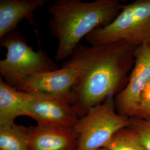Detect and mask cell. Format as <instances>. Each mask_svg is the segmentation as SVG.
Instances as JSON below:
<instances>
[{"label": "cell", "instance_id": "obj_1", "mask_svg": "<svg viewBox=\"0 0 150 150\" xmlns=\"http://www.w3.org/2000/svg\"><path fill=\"white\" fill-rule=\"evenodd\" d=\"M137 48L118 42L100 46L79 44L62 66L74 67L79 77L73 88L74 107L79 117L126 87Z\"/></svg>", "mask_w": 150, "mask_h": 150}, {"label": "cell", "instance_id": "obj_2", "mask_svg": "<svg viewBox=\"0 0 150 150\" xmlns=\"http://www.w3.org/2000/svg\"><path fill=\"white\" fill-rule=\"evenodd\" d=\"M123 6L119 0L56 1L48 8L50 28L59 42L55 59H69L82 38L110 25Z\"/></svg>", "mask_w": 150, "mask_h": 150}, {"label": "cell", "instance_id": "obj_3", "mask_svg": "<svg viewBox=\"0 0 150 150\" xmlns=\"http://www.w3.org/2000/svg\"><path fill=\"white\" fill-rule=\"evenodd\" d=\"M85 38L91 46L118 42L136 47L150 44V0H136L123 5L110 25L95 30Z\"/></svg>", "mask_w": 150, "mask_h": 150}, {"label": "cell", "instance_id": "obj_4", "mask_svg": "<svg viewBox=\"0 0 150 150\" xmlns=\"http://www.w3.org/2000/svg\"><path fill=\"white\" fill-rule=\"evenodd\" d=\"M0 40L7 51L5 59L0 61V75L8 85L16 88L32 75L59 69L42 48L34 51L20 33L10 32Z\"/></svg>", "mask_w": 150, "mask_h": 150}, {"label": "cell", "instance_id": "obj_5", "mask_svg": "<svg viewBox=\"0 0 150 150\" xmlns=\"http://www.w3.org/2000/svg\"><path fill=\"white\" fill-rule=\"evenodd\" d=\"M129 118L118 114L112 97L91 108L73 127L77 134V150H97L105 147L119 130L129 127Z\"/></svg>", "mask_w": 150, "mask_h": 150}, {"label": "cell", "instance_id": "obj_6", "mask_svg": "<svg viewBox=\"0 0 150 150\" xmlns=\"http://www.w3.org/2000/svg\"><path fill=\"white\" fill-rule=\"evenodd\" d=\"M79 74L74 67L62 66L60 69L36 74L28 77L16 87L31 95L52 97L74 103L73 88L77 83Z\"/></svg>", "mask_w": 150, "mask_h": 150}, {"label": "cell", "instance_id": "obj_7", "mask_svg": "<svg viewBox=\"0 0 150 150\" xmlns=\"http://www.w3.org/2000/svg\"><path fill=\"white\" fill-rule=\"evenodd\" d=\"M134 63L126 87L116 95L115 103L118 114L127 118L134 117L138 111L140 97L150 79V44L137 47Z\"/></svg>", "mask_w": 150, "mask_h": 150}, {"label": "cell", "instance_id": "obj_8", "mask_svg": "<svg viewBox=\"0 0 150 150\" xmlns=\"http://www.w3.org/2000/svg\"><path fill=\"white\" fill-rule=\"evenodd\" d=\"M32 95L25 116L35 120L38 125L73 127L79 121L75 107L70 103L52 97Z\"/></svg>", "mask_w": 150, "mask_h": 150}, {"label": "cell", "instance_id": "obj_9", "mask_svg": "<svg viewBox=\"0 0 150 150\" xmlns=\"http://www.w3.org/2000/svg\"><path fill=\"white\" fill-rule=\"evenodd\" d=\"M30 150H77V134L73 127H28Z\"/></svg>", "mask_w": 150, "mask_h": 150}, {"label": "cell", "instance_id": "obj_10", "mask_svg": "<svg viewBox=\"0 0 150 150\" xmlns=\"http://www.w3.org/2000/svg\"><path fill=\"white\" fill-rule=\"evenodd\" d=\"M48 0H1L0 38L16 31L18 24L23 19L35 24L34 13Z\"/></svg>", "mask_w": 150, "mask_h": 150}, {"label": "cell", "instance_id": "obj_11", "mask_svg": "<svg viewBox=\"0 0 150 150\" xmlns=\"http://www.w3.org/2000/svg\"><path fill=\"white\" fill-rule=\"evenodd\" d=\"M33 95L6 84L0 79V127L15 123L19 116H25Z\"/></svg>", "mask_w": 150, "mask_h": 150}, {"label": "cell", "instance_id": "obj_12", "mask_svg": "<svg viewBox=\"0 0 150 150\" xmlns=\"http://www.w3.org/2000/svg\"><path fill=\"white\" fill-rule=\"evenodd\" d=\"M0 150H30L28 127L15 123L1 126Z\"/></svg>", "mask_w": 150, "mask_h": 150}, {"label": "cell", "instance_id": "obj_13", "mask_svg": "<svg viewBox=\"0 0 150 150\" xmlns=\"http://www.w3.org/2000/svg\"><path fill=\"white\" fill-rule=\"evenodd\" d=\"M104 147L110 150H147L137 134L129 127L119 130Z\"/></svg>", "mask_w": 150, "mask_h": 150}, {"label": "cell", "instance_id": "obj_14", "mask_svg": "<svg viewBox=\"0 0 150 150\" xmlns=\"http://www.w3.org/2000/svg\"><path fill=\"white\" fill-rule=\"evenodd\" d=\"M129 128L133 129L147 150H150V118H129Z\"/></svg>", "mask_w": 150, "mask_h": 150}, {"label": "cell", "instance_id": "obj_15", "mask_svg": "<svg viewBox=\"0 0 150 150\" xmlns=\"http://www.w3.org/2000/svg\"><path fill=\"white\" fill-rule=\"evenodd\" d=\"M134 117L150 118V79L141 93L139 107Z\"/></svg>", "mask_w": 150, "mask_h": 150}, {"label": "cell", "instance_id": "obj_16", "mask_svg": "<svg viewBox=\"0 0 150 150\" xmlns=\"http://www.w3.org/2000/svg\"><path fill=\"white\" fill-rule=\"evenodd\" d=\"M110 150L109 149H108L107 148H105V147H103V148H101V149H98V150Z\"/></svg>", "mask_w": 150, "mask_h": 150}]
</instances>
